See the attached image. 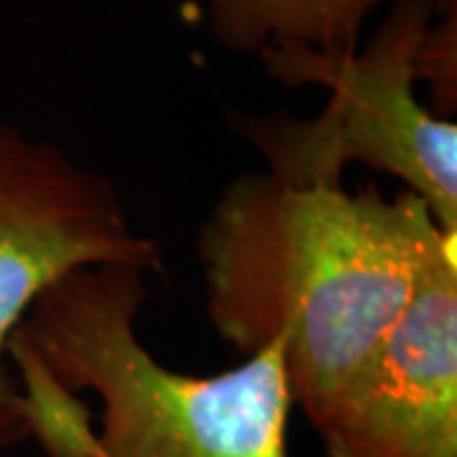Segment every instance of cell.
Listing matches in <instances>:
<instances>
[{
    "label": "cell",
    "instance_id": "obj_1",
    "mask_svg": "<svg viewBox=\"0 0 457 457\" xmlns=\"http://www.w3.org/2000/svg\"><path fill=\"white\" fill-rule=\"evenodd\" d=\"M437 228L409 191L246 173L198 231L206 315L245 359L279 345L293 407L315 425L407 308Z\"/></svg>",
    "mask_w": 457,
    "mask_h": 457
},
{
    "label": "cell",
    "instance_id": "obj_2",
    "mask_svg": "<svg viewBox=\"0 0 457 457\" xmlns=\"http://www.w3.org/2000/svg\"><path fill=\"white\" fill-rule=\"evenodd\" d=\"M147 275L84 267L49 285L8 341L13 371L102 404L77 457H290L293 396L279 345L224 374L168 369L137 336Z\"/></svg>",
    "mask_w": 457,
    "mask_h": 457
},
{
    "label": "cell",
    "instance_id": "obj_3",
    "mask_svg": "<svg viewBox=\"0 0 457 457\" xmlns=\"http://www.w3.org/2000/svg\"><path fill=\"white\" fill-rule=\"evenodd\" d=\"M429 21L432 0H396L366 46L353 54L336 59L305 49L260 54L272 79L330 89L326 107L312 117L237 120L267 173L297 186H341L348 165H369L404 180L440 228L457 234V125L417 97Z\"/></svg>",
    "mask_w": 457,
    "mask_h": 457
},
{
    "label": "cell",
    "instance_id": "obj_4",
    "mask_svg": "<svg viewBox=\"0 0 457 457\" xmlns=\"http://www.w3.org/2000/svg\"><path fill=\"white\" fill-rule=\"evenodd\" d=\"M163 275L161 245L132 224L112 180L0 120V453L31 440L8 341L36 297L84 267Z\"/></svg>",
    "mask_w": 457,
    "mask_h": 457
},
{
    "label": "cell",
    "instance_id": "obj_5",
    "mask_svg": "<svg viewBox=\"0 0 457 457\" xmlns=\"http://www.w3.org/2000/svg\"><path fill=\"white\" fill-rule=\"evenodd\" d=\"M312 427L328 457H457V234L435 231L407 308Z\"/></svg>",
    "mask_w": 457,
    "mask_h": 457
},
{
    "label": "cell",
    "instance_id": "obj_6",
    "mask_svg": "<svg viewBox=\"0 0 457 457\" xmlns=\"http://www.w3.org/2000/svg\"><path fill=\"white\" fill-rule=\"evenodd\" d=\"M381 0H204L213 38L239 54L315 51L326 59L359 49Z\"/></svg>",
    "mask_w": 457,
    "mask_h": 457
},
{
    "label": "cell",
    "instance_id": "obj_7",
    "mask_svg": "<svg viewBox=\"0 0 457 457\" xmlns=\"http://www.w3.org/2000/svg\"><path fill=\"white\" fill-rule=\"evenodd\" d=\"M420 82L429 84L432 112L457 110V0H432V21L420 51Z\"/></svg>",
    "mask_w": 457,
    "mask_h": 457
}]
</instances>
